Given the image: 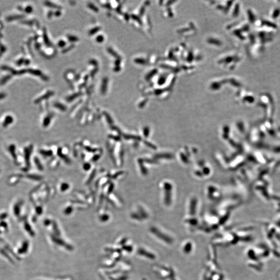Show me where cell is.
Segmentation results:
<instances>
[{
    "instance_id": "obj_24",
    "label": "cell",
    "mask_w": 280,
    "mask_h": 280,
    "mask_svg": "<svg viewBox=\"0 0 280 280\" xmlns=\"http://www.w3.org/2000/svg\"><path fill=\"white\" fill-rule=\"evenodd\" d=\"M121 63V59H117L116 61H115V64L116 66H119L120 64Z\"/></svg>"
},
{
    "instance_id": "obj_4",
    "label": "cell",
    "mask_w": 280,
    "mask_h": 280,
    "mask_svg": "<svg viewBox=\"0 0 280 280\" xmlns=\"http://www.w3.org/2000/svg\"><path fill=\"white\" fill-rule=\"evenodd\" d=\"M14 121L13 117H12L11 116H7V117L5 118L4 122L3 123V127H7V126L11 124Z\"/></svg>"
},
{
    "instance_id": "obj_8",
    "label": "cell",
    "mask_w": 280,
    "mask_h": 280,
    "mask_svg": "<svg viewBox=\"0 0 280 280\" xmlns=\"http://www.w3.org/2000/svg\"><path fill=\"white\" fill-rule=\"evenodd\" d=\"M27 177L29 179L34 180V181H39L42 179L41 176L35 175V174H28L27 176Z\"/></svg>"
},
{
    "instance_id": "obj_3",
    "label": "cell",
    "mask_w": 280,
    "mask_h": 280,
    "mask_svg": "<svg viewBox=\"0 0 280 280\" xmlns=\"http://www.w3.org/2000/svg\"><path fill=\"white\" fill-rule=\"evenodd\" d=\"M108 81H109V80L106 78H103V80L102 85H101V92L102 94H104L107 90Z\"/></svg>"
},
{
    "instance_id": "obj_28",
    "label": "cell",
    "mask_w": 280,
    "mask_h": 280,
    "mask_svg": "<svg viewBox=\"0 0 280 280\" xmlns=\"http://www.w3.org/2000/svg\"><path fill=\"white\" fill-rule=\"evenodd\" d=\"M55 15H56V16H59V15H61V13H60V11H56V13H55Z\"/></svg>"
},
{
    "instance_id": "obj_15",
    "label": "cell",
    "mask_w": 280,
    "mask_h": 280,
    "mask_svg": "<svg viewBox=\"0 0 280 280\" xmlns=\"http://www.w3.org/2000/svg\"><path fill=\"white\" fill-rule=\"evenodd\" d=\"M40 153H41L42 155H44V156H51V154H52V153H51V151H46V150H41V151H40Z\"/></svg>"
},
{
    "instance_id": "obj_23",
    "label": "cell",
    "mask_w": 280,
    "mask_h": 280,
    "mask_svg": "<svg viewBox=\"0 0 280 280\" xmlns=\"http://www.w3.org/2000/svg\"><path fill=\"white\" fill-rule=\"evenodd\" d=\"M19 206L18 205H16L15 206V208H14V211H15V214H18L19 212Z\"/></svg>"
},
{
    "instance_id": "obj_14",
    "label": "cell",
    "mask_w": 280,
    "mask_h": 280,
    "mask_svg": "<svg viewBox=\"0 0 280 280\" xmlns=\"http://www.w3.org/2000/svg\"><path fill=\"white\" fill-rule=\"evenodd\" d=\"M80 93H74V94H73L72 95H71V96L68 97V98H67V100L68 101H72L74 99L77 98L78 96H80Z\"/></svg>"
},
{
    "instance_id": "obj_12",
    "label": "cell",
    "mask_w": 280,
    "mask_h": 280,
    "mask_svg": "<svg viewBox=\"0 0 280 280\" xmlns=\"http://www.w3.org/2000/svg\"><path fill=\"white\" fill-rule=\"evenodd\" d=\"M50 119H51L50 115L47 116L44 119L43 122V126L44 127H47L48 125V124L50 123Z\"/></svg>"
},
{
    "instance_id": "obj_29",
    "label": "cell",
    "mask_w": 280,
    "mask_h": 280,
    "mask_svg": "<svg viewBox=\"0 0 280 280\" xmlns=\"http://www.w3.org/2000/svg\"><path fill=\"white\" fill-rule=\"evenodd\" d=\"M125 18L127 20H128L129 19V16L128 14L125 15Z\"/></svg>"
},
{
    "instance_id": "obj_27",
    "label": "cell",
    "mask_w": 280,
    "mask_h": 280,
    "mask_svg": "<svg viewBox=\"0 0 280 280\" xmlns=\"http://www.w3.org/2000/svg\"><path fill=\"white\" fill-rule=\"evenodd\" d=\"M25 11L27 12H30V11H32V7L31 6H28V7H27Z\"/></svg>"
},
{
    "instance_id": "obj_7",
    "label": "cell",
    "mask_w": 280,
    "mask_h": 280,
    "mask_svg": "<svg viewBox=\"0 0 280 280\" xmlns=\"http://www.w3.org/2000/svg\"><path fill=\"white\" fill-rule=\"evenodd\" d=\"M21 176H18L17 175V176H15L14 178V176L12 178H11L10 180H9V183L11 184V185L15 184L16 183H17V182H18L19 181L20 179Z\"/></svg>"
},
{
    "instance_id": "obj_22",
    "label": "cell",
    "mask_w": 280,
    "mask_h": 280,
    "mask_svg": "<svg viewBox=\"0 0 280 280\" xmlns=\"http://www.w3.org/2000/svg\"><path fill=\"white\" fill-rule=\"evenodd\" d=\"M89 63L91 64V65H93V66H97L98 65V62L96 61V60L95 59H91L89 61Z\"/></svg>"
},
{
    "instance_id": "obj_11",
    "label": "cell",
    "mask_w": 280,
    "mask_h": 280,
    "mask_svg": "<svg viewBox=\"0 0 280 280\" xmlns=\"http://www.w3.org/2000/svg\"><path fill=\"white\" fill-rule=\"evenodd\" d=\"M68 39L69 41L71 42H76L78 41L79 40V39L78 38V37L74 36V35H71L68 36Z\"/></svg>"
},
{
    "instance_id": "obj_25",
    "label": "cell",
    "mask_w": 280,
    "mask_h": 280,
    "mask_svg": "<svg viewBox=\"0 0 280 280\" xmlns=\"http://www.w3.org/2000/svg\"><path fill=\"white\" fill-rule=\"evenodd\" d=\"M121 67L119 66H116L115 67V68H114V70L115 72H118V71L121 70Z\"/></svg>"
},
{
    "instance_id": "obj_6",
    "label": "cell",
    "mask_w": 280,
    "mask_h": 280,
    "mask_svg": "<svg viewBox=\"0 0 280 280\" xmlns=\"http://www.w3.org/2000/svg\"><path fill=\"white\" fill-rule=\"evenodd\" d=\"M107 51L109 52V54L111 55H112L113 57H115L117 59H121L120 58V56L117 53V52H116L115 50L112 48H107Z\"/></svg>"
},
{
    "instance_id": "obj_18",
    "label": "cell",
    "mask_w": 280,
    "mask_h": 280,
    "mask_svg": "<svg viewBox=\"0 0 280 280\" xmlns=\"http://www.w3.org/2000/svg\"><path fill=\"white\" fill-rule=\"evenodd\" d=\"M66 42L63 41V40H61L58 43V45L60 47H63L65 46L66 45Z\"/></svg>"
},
{
    "instance_id": "obj_10",
    "label": "cell",
    "mask_w": 280,
    "mask_h": 280,
    "mask_svg": "<svg viewBox=\"0 0 280 280\" xmlns=\"http://www.w3.org/2000/svg\"><path fill=\"white\" fill-rule=\"evenodd\" d=\"M34 162H35V164L37 165V168L39 169V170L42 171L43 169V166H42L41 162H39V159L37 157H35L34 158Z\"/></svg>"
},
{
    "instance_id": "obj_2",
    "label": "cell",
    "mask_w": 280,
    "mask_h": 280,
    "mask_svg": "<svg viewBox=\"0 0 280 280\" xmlns=\"http://www.w3.org/2000/svg\"><path fill=\"white\" fill-rule=\"evenodd\" d=\"M8 150H9V152L11 153V156L13 158H14V161L16 162V161H17V156L16 154V147H15V146L14 144H11V145L9 146V148H8Z\"/></svg>"
},
{
    "instance_id": "obj_30",
    "label": "cell",
    "mask_w": 280,
    "mask_h": 280,
    "mask_svg": "<svg viewBox=\"0 0 280 280\" xmlns=\"http://www.w3.org/2000/svg\"><path fill=\"white\" fill-rule=\"evenodd\" d=\"M5 97V94H1L0 95V99H2V98H4Z\"/></svg>"
},
{
    "instance_id": "obj_19",
    "label": "cell",
    "mask_w": 280,
    "mask_h": 280,
    "mask_svg": "<svg viewBox=\"0 0 280 280\" xmlns=\"http://www.w3.org/2000/svg\"><path fill=\"white\" fill-rule=\"evenodd\" d=\"M55 106L57 107L58 109L59 108V109H61V110H64L65 109V106H64L63 105H62L60 104V103H56L55 104Z\"/></svg>"
},
{
    "instance_id": "obj_16",
    "label": "cell",
    "mask_w": 280,
    "mask_h": 280,
    "mask_svg": "<svg viewBox=\"0 0 280 280\" xmlns=\"http://www.w3.org/2000/svg\"><path fill=\"white\" fill-rule=\"evenodd\" d=\"M104 37L102 35H99L96 37V41L98 43H102L104 41Z\"/></svg>"
},
{
    "instance_id": "obj_1",
    "label": "cell",
    "mask_w": 280,
    "mask_h": 280,
    "mask_svg": "<svg viewBox=\"0 0 280 280\" xmlns=\"http://www.w3.org/2000/svg\"><path fill=\"white\" fill-rule=\"evenodd\" d=\"M32 149H33V146L32 145H30L29 147H28L27 148H25V162H26L27 166L28 168L30 166V156H31V153H32Z\"/></svg>"
},
{
    "instance_id": "obj_17",
    "label": "cell",
    "mask_w": 280,
    "mask_h": 280,
    "mask_svg": "<svg viewBox=\"0 0 280 280\" xmlns=\"http://www.w3.org/2000/svg\"><path fill=\"white\" fill-rule=\"evenodd\" d=\"M46 4V5H47L48 6H49L50 7H54V8H59L60 7L59 6H58L57 5L55 4H54V3H52L51 2H45Z\"/></svg>"
},
{
    "instance_id": "obj_26",
    "label": "cell",
    "mask_w": 280,
    "mask_h": 280,
    "mask_svg": "<svg viewBox=\"0 0 280 280\" xmlns=\"http://www.w3.org/2000/svg\"><path fill=\"white\" fill-rule=\"evenodd\" d=\"M98 71V69L97 68H95V70H93V71H91V76H93V75L95 74H96V73Z\"/></svg>"
},
{
    "instance_id": "obj_13",
    "label": "cell",
    "mask_w": 280,
    "mask_h": 280,
    "mask_svg": "<svg viewBox=\"0 0 280 280\" xmlns=\"http://www.w3.org/2000/svg\"><path fill=\"white\" fill-rule=\"evenodd\" d=\"M88 6L89 7L90 9L92 10L93 11H96V12H98L99 11V9H98V7L96 6V5L92 4V3H89L88 4Z\"/></svg>"
},
{
    "instance_id": "obj_20",
    "label": "cell",
    "mask_w": 280,
    "mask_h": 280,
    "mask_svg": "<svg viewBox=\"0 0 280 280\" xmlns=\"http://www.w3.org/2000/svg\"><path fill=\"white\" fill-rule=\"evenodd\" d=\"M73 47H74V45H73V44L69 46H67L66 48L64 49L63 50V52H68L69 50H71V49Z\"/></svg>"
},
{
    "instance_id": "obj_5",
    "label": "cell",
    "mask_w": 280,
    "mask_h": 280,
    "mask_svg": "<svg viewBox=\"0 0 280 280\" xmlns=\"http://www.w3.org/2000/svg\"><path fill=\"white\" fill-rule=\"evenodd\" d=\"M53 94H54V92H52V91H48L47 93H46L45 94H44V95H43V96H42L41 97H40V98H39L38 99H37V101H35V102H40L42 100V99L48 98V97H49L50 96H52Z\"/></svg>"
},
{
    "instance_id": "obj_21",
    "label": "cell",
    "mask_w": 280,
    "mask_h": 280,
    "mask_svg": "<svg viewBox=\"0 0 280 280\" xmlns=\"http://www.w3.org/2000/svg\"><path fill=\"white\" fill-rule=\"evenodd\" d=\"M135 62L136 63L138 64H143L144 63V60L142 59H139L137 58L135 60Z\"/></svg>"
},
{
    "instance_id": "obj_9",
    "label": "cell",
    "mask_w": 280,
    "mask_h": 280,
    "mask_svg": "<svg viewBox=\"0 0 280 280\" xmlns=\"http://www.w3.org/2000/svg\"><path fill=\"white\" fill-rule=\"evenodd\" d=\"M100 30L101 28L100 27H94L89 31V34L90 35H93L96 34L97 32H98L99 31H100Z\"/></svg>"
}]
</instances>
